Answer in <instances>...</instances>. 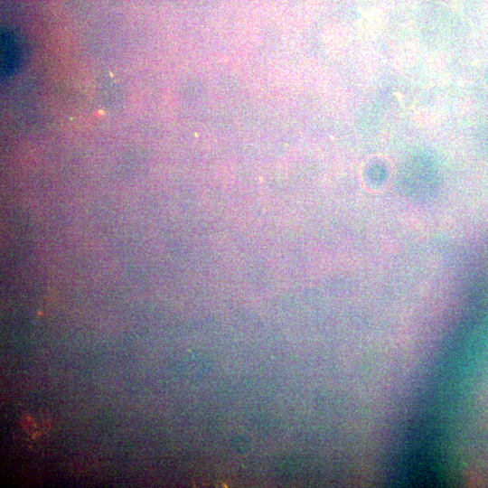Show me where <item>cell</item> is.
Listing matches in <instances>:
<instances>
[{"mask_svg":"<svg viewBox=\"0 0 488 488\" xmlns=\"http://www.w3.org/2000/svg\"><path fill=\"white\" fill-rule=\"evenodd\" d=\"M25 49L18 34L4 30L1 33V76H12L22 64Z\"/></svg>","mask_w":488,"mask_h":488,"instance_id":"6da1fadb","label":"cell"}]
</instances>
